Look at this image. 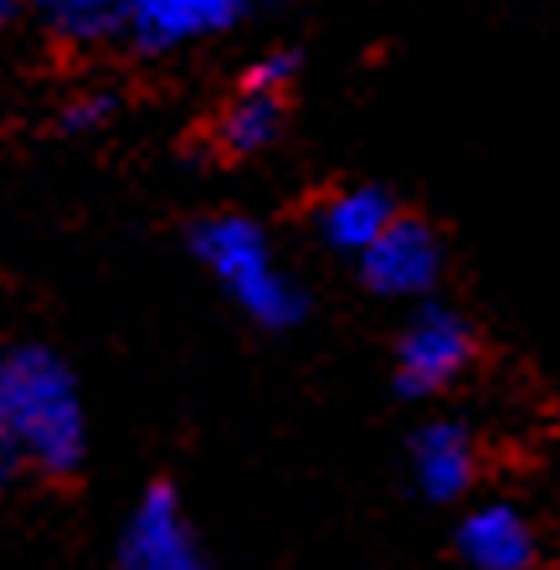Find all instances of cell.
Wrapping results in <instances>:
<instances>
[{"label": "cell", "instance_id": "6da1fadb", "mask_svg": "<svg viewBox=\"0 0 560 570\" xmlns=\"http://www.w3.org/2000/svg\"><path fill=\"white\" fill-rule=\"evenodd\" d=\"M0 442L21 468L72 473L88 452L78 381L67 360L41 345H16L0 355Z\"/></svg>", "mask_w": 560, "mask_h": 570}, {"label": "cell", "instance_id": "7a4b0ae2", "mask_svg": "<svg viewBox=\"0 0 560 570\" xmlns=\"http://www.w3.org/2000/svg\"><path fill=\"white\" fill-rule=\"evenodd\" d=\"M196 257L206 263V273L232 293V304L247 318H257L263 330H288V324L304 318L308 298L278 267V257H273V247H267V237H263V226H253L247 216H212V222H200Z\"/></svg>", "mask_w": 560, "mask_h": 570}, {"label": "cell", "instance_id": "3957f363", "mask_svg": "<svg viewBox=\"0 0 560 570\" xmlns=\"http://www.w3.org/2000/svg\"><path fill=\"white\" fill-rule=\"evenodd\" d=\"M473 360V334L453 308H416L396 340V385L406 396H438Z\"/></svg>", "mask_w": 560, "mask_h": 570}, {"label": "cell", "instance_id": "277c9868", "mask_svg": "<svg viewBox=\"0 0 560 570\" xmlns=\"http://www.w3.org/2000/svg\"><path fill=\"white\" fill-rule=\"evenodd\" d=\"M119 570H206V556H200V540L190 530L186 509L165 483L139 499L124 519L119 534Z\"/></svg>", "mask_w": 560, "mask_h": 570}, {"label": "cell", "instance_id": "5b68a950", "mask_svg": "<svg viewBox=\"0 0 560 570\" xmlns=\"http://www.w3.org/2000/svg\"><path fill=\"white\" fill-rule=\"evenodd\" d=\"M361 273L386 298H428L442 273V247L422 222H391L386 237L371 253H361Z\"/></svg>", "mask_w": 560, "mask_h": 570}, {"label": "cell", "instance_id": "8992f818", "mask_svg": "<svg viewBox=\"0 0 560 570\" xmlns=\"http://www.w3.org/2000/svg\"><path fill=\"white\" fill-rule=\"evenodd\" d=\"M237 11L242 0H124V27L149 52H170V47L227 31Z\"/></svg>", "mask_w": 560, "mask_h": 570}, {"label": "cell", "instance_id": "52a82bcc", "mask_svg": "<svg viewBox=\"0 0 560 570\" xmlns=\"http://www.w3.org/2000/svg\"><path fill=\"white\" fill-rule=\"evenodd\" d=\"M473 473H479V448L463 422H428L412 438V478L428 499L438 504L463 499L473 489Z\"/></svg>", "mask_w": 560, "mask_h": 570}, {"label": "cell", "instance_id": "ba28073f", "mask_svg": "<svg viewBox=\"0 0 560 570\" xmlns=\"http://www.w3.org/2000/svg\"><path fill=\"white\" fill-rule=\"evenodd\" d=\"M458 550L473 570H530L534 530L514 504H479L458 524Z\"/></svg>", "mask_w": 560, "mask_h": 570}, {"label": "cell", "instance_id": "9c48e42d", "mask_svg": "<svg viewBox=\"0 0 560 570\" xmlns=\"http://www.w3.org/2000/svg\"><path fill=\"white\" fill-rule=\"evenodd\" d=\"M396 222V206H391L386 190L375 186H350L340 190V196L324 200L320 212V232L324 242H330L334 253H371L375 242L386 237V226Z\"/></svg>", "mask_w": 560, "mask_h": 570}, {"label": "cell", "instance_id": "30bf717a", "mask_svg": "<svg viewBox=\"0 0 560 570\" xmlns=\"http://www.w3.org/2000/svg\"><path fill=\"white\" fill-rule=\"evenodd\" d=\"M283 119V98L278 94H257V88H242V98L227 108L222 119V145L237 149V155H253L263 149L273 134H278Z\"/></svg>", "mask_w": 560, "mask_h": 570}, {"label": "cell", "instance_id": "8fae6325", "mask_svg": "<svg viewBox=\"0 0 560 570\" xmlns=\"http://www.w3.org/2000/svg\"><path fill=\"white\" fill-rule=\"evenodd\" d=\"M37 6L67 37H98V31L124 21V0H37Z\"/></svg>", "mask_w": 560, "mask_h": 570}, {"label": "cell", "instance_id": "7c38bea8", "mask_svg": "<svg viewBox=\"0 0 560 570\" xmlns=\"http://www.w3.org/2000/svg\"><path fill=\"white\" fill-rule=\"evenodd\" d=\"M294 78V57L278 52L267 57V62H257L253 72H247V88H257V94H283V82Z\"/></svg>", "mask_w": 560, "mask_h": 570}, {"label": "cell", "instance_id": "4fadbf2b", "mask_svg": "<svg viewBox=\"0 0 560 570\" xmlns=\"http://www.w3.org/2000/svg\"><path fill=\"white\" fill-rule=\"evenodd\" d=\"M108 114V98H82V104L67 108V129H94V124H104Z\"/></svg>", "mask_w": 560, "mask_h": 570}, {"label": "cell", "instance_id": "5bb4252c", "mask_svg": "<svg viewBox=\"0 0 560 570\" xmlns=\"http://www.w3.org/2000/svg\"><path fill=\"white\" fill-rule=\"evenodd\" d=\"M16 468H21V463H16V452L6 448V442H0V489L11 483V473H16Z\"/></svg>", "mask_w": 560, "mask_h": 570}, {"label": "cell", "instance_id": "9a60e30c", "mask_svg": "<svg viewBox=\"0 0 560 570\" xmlns=\"http://www.w3.org/2000/svg\"><path fill=\"white\" fill-rule=\"evenodd\" d=\"M6 6H11V0H0V11H6Z\"/></svg>", "mask_w": 560, "mask_h": 570}]
</instances>
